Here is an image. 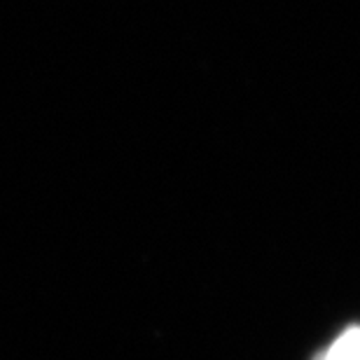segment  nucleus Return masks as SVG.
I'll use <instances>...</instances> for the list:
<instances>
[{
  "label": "nucleus",
  "mask_w": 360,
  "mask_h": 360,
  "mask_svg": "<svg viewBox=\"0 0 360 360\" xmlns=\"http://www.w3.org/2000/svg\"><path fill=\"white\" fill-rule=\"evenodd\" d=\"M319 360H360V328L354 326L337 337Z\"/></svg>",
  "instance_id": "obj_1"
}]
</instances>
